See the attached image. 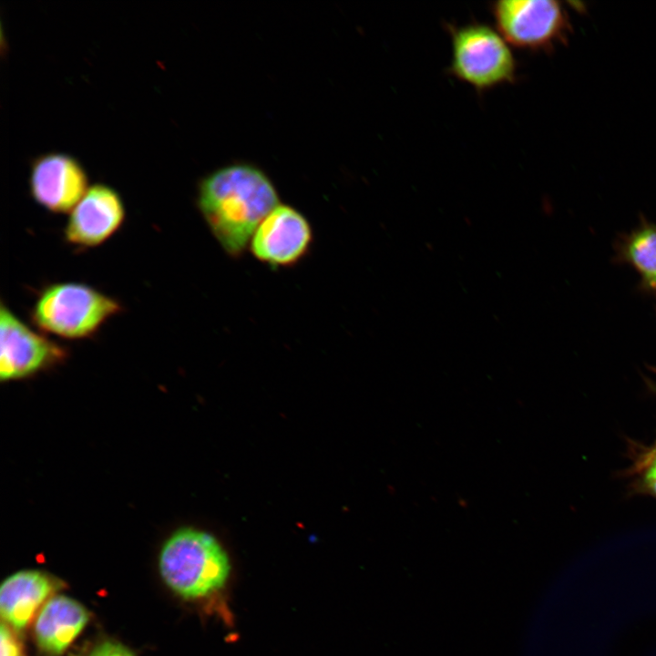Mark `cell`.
I'll return each instance as SVG.
<instances>
[{
    "label": "cell",
    "mask_w": 656,
    "mask_h": 656,
    "mask_svg": "<svg viewBox=\"0 0 656 656\" xmlns=\"http://www.w3.org/2000/svg\"><path fill=\"white\" fill-rule=\"evenodd\" d=\"M312 241L307 220L288 205H278L261 221L251 240V250L262 262L291 265L305 253Z\"/></svg>",
    "instance_id": "obj_9"
},
{
    "label": "cell",
    "mask_w": 656,
    "mask_h": 656,
    "mask_svg": "<svg viewBox=\"0 0 656 656\" xmlns=\"http://www.w3.org/2000/svg\"><path fill=\"white\" fill-rule=\"evenodd\" d=\"M1 656H22L20 642L5 624L0 629Z\"/></svg>",
    "instance_id": "obj_14"
},
{
    "label": "cell",
    "mask_w": 656,
    "mask_h": 656,
    "mask_svg": "<svg viewBox=\"0 0 656 656\" xmlns=\"http://www.w3.org/2000/svg\"><path fill=\"white\" fill-rule=\"evenodd\" d=\"M628 440L630 465L621 476L629 479V495L649 496L656 499V441L646 446Z\"/></svg>",
    "instance_id": "obj_13"
},
{
    "label": "cell",
    "mask_w": 656,
    "mask_h": 656,
    "mask_svg": "<svg viewBox=\"0 0 656 656\" xmlns=\"http://www.w3.org/2000/svg\"><path fill=\"white\" fill-rule=\"evenodd\" d=\"M89 656H134L125 646L118 642L104 641L94 648Z\"/></svg>",
    "instance_id": "obj_15"
},
{
    "label": "cell",
    "mask_w": 656,
    "mask_h": 656,
    "mask_svg": "<svg viewBox=\"0 0 656 656\" xmlns=\"http://www.w3.org/2000/svg\"><path fill=\"white\" fill-rule=\"evenodd\" d=\"M613 261L630 265L640 276L641 290L656 294V222L641 218L639 224L614 242Z\"/></svg>",
    "instance_id": "obj_12"
},
{
    "label": "cell",
    "mask_w": 656,
    "mask_h": 656,
    "mask_svg": "<svg viewBox=\"0 0 656 656\" xmlns=\"http://www.w3.org/2000/svg\"><path fill=\"white\" fill-rule=\"evenodd\" d=\"M644 382L647 388L653 394L656 395V383L651 381L650 378L644 377Z\"/></svg>",
    "instance_id": "obj_16"
},
{
    "label": "cell",
    "mask_w": 656,
    "mask_h": 656,
    "mask_svg": "<svg viewBox=\"0 0 656 656\" xmlns=\"http://www.w3.org/2000/svg\"><path fill=\"white\" fill-rule=\"evenodd\" d=\"M64 240L77 248H95L108 241L122 227L126 208L111 186L96 183L68 213Z\"/></svg>",
    "instance_id": "obj_8"
},
{
    "label": "cell",
    "mask_w": 656,
    "mask_h": 656,
    "mask_svg": "<svg viewBox=\"0 0 656 656\" xmlns=\"http://www.w3.org/2000/svg\"><path fill=\"white\" fill-rule=\"evenodd\" d=\"M28 185L35 202L56 214L69 213L89 188L81 162L62 152H48L33 159Z\"/></svg>",
    "instance_id": "obj_7"
},
{
    "label": "cell",
    "mask_w": 656,
    "mask_h": 656,
    "mask_svg": "<svg viewBox=\"0 0 656 656\" xmlns=\"http://www.w3.org/2000/svg\"><path fill=\"white\" fill-rule=\"evenodd\" d=\"M159 566L165 583L186 599L203 598L219 590L231 569L218 541L193 528H182L165 542Z\"/></svg>",
    "instance_id": "obj_3"
},
{
    "label": "cell",
    "mask_w": 656,
    "mask_h": 656,
    "mask_svg": "<svg viewBox=\"0 0 656 656\" xmlns=\"http://www.w3.org/2000/svg\"><path fill=\"white\" fill-rule=\"evenodd\" d=\"M57 588V582L41 571L22 570L11 575L0 588L3 620L15 629L25 628Z\"/></svg>",
    "instance_id": "obj_10"
},
{
    "label": "cell",
    "mask_w": 656,
    "mask_h": 656,
    "mask_svg": "<svg viewBox=\"0 0 656 656\" xmlns=\"http://www.w3.org/2000/svg\"><path fill=\"white\" fill-rule=\"evenodd\" d=\"M490 12L501 36L520 49L553 50L571 31L566 8L555 0H501L490 5Z\"/></svg>",
    "instance_id": "obj_5"
},
{
    "label": "cell",
    "mask_w": 656,
    "mask_h": 656,
    "mask_svg": "<svg viewBox=\"0 0 656 656\" xmlns=\"http://www.w3.org/2000/svg\"><path fill=\"white\" fill-rule=\"evenodd\" d=\"M451 38L448 72L483 93L517 79V62L497 29L480 23L447 25Z\"/></svg>",
    "instance_id": "obj_4"
},
{
    "label": "cell",
    "mask_w": 656,
    "mask_h": 656,
    "mask_svg": "<svg viewBox=\"0 0 656 656\" xmlns=\"http://www.w3.org/2000/svg\"><path fill=\"white\" fill-rule=\"evenodd\" d=\"M122 311L119 301L95 287L64 282L50 283L37 293L30 317L44 333L83 340L94 336Z\"/></svg>",
    "instance_id": "obj_2"
},
{
    "label": "cell",
    "mask_w": 656,
    "mask_h": 656,
    "mask_svg": "<svg viewBox=\"0 0 656 656\" xmlns=\"http://www.w3.org/2000/svg\"><path fill=\"white\" fill-rule=\"evenodd\" d=\"M279 205L276 190L261 169L234 164L199 184L197 206L211 233L230 255L242 253L256 229Z\"/></svg>",
    "instance_id": "obj_1"
},
{
    "label": "cell",
    "mask_w": 656,
    "mask_h": 656,
    "mask_svg": "<svg viewBox=\"0 0 656 656\" xmlns=\"http://www.w3.org/2000/svg\"><path fill=\"white\" fill-rule=\"evenodd\" d=\"M88 621L87 610L66 596L49 599L40 610L35 623L39 647L51 654L63 652Z\"/></svg>",
    "instance_id": "obj_11"
},
{
    "label": "cell",
    "mask_w": 656,
    "mask_h": 656,
    "mask_svg": "<svg viewBox=\"0 0 656 656\" xmlns=\"http://www.w3.org/2000/svg\"><path fill=\"white\" fill-rule=\"evenodd\" d=\"M0 378L32 375L67 357V349L31 328L4 302L0 304Z\"/></svg>",
    "instance_id": "obj_6"
}]
</instances>
